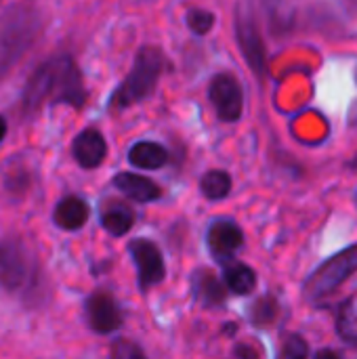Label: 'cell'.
Masks as SVG:
<instances>
[{
  "mask_svg": "<svg viewBox=\"0 0 357 359\" xmlns=\"http://www.w3.org/2000/svg\"><path fill=\"white\" fill-rule=\"evenodd\" d=\"M200 191L204 194L206 200H223L231 191V177L225 170H208L200 179Z\"/></svg>",
  "mask_w": 357,
  "mask_h": 359,
  "instance_id": "ac0fdd59",
  "label": "cell"
},
{
  "mask_svg": "<svg viewBox=\"0 0 357 359\" xmlns=\"http://www.w3.org/2000/svg\"><path fill=\"white\" fill-rule=\"evenodd\" d=\"M53 221L59 229L78 231L88 221V204L80 196H65L53 210Z\"/></svg>",
  "mask_w": 357,
  "mask_h": 359,
  "instance_id": "4fadbf2b",
  "label": "cell"
},
{
  "mask_svg": "<svg viewBox=\"0 0 357 359\" xmlns=\"http://www.w3.org/2000/svg\"><path fill=\"white\" fill-rule=\"evenodd\" d=\"M38 280L34 252L17 238H0V294H34Z\"/></svg>",
  "mask_w": 357,
  "mask_h": 359,
  "instance_id": "277c9868",
  "label": "cell"
},
{
  "mask_svg": "<svg viewBox=\"0 0 357 359\" xmlns=\"http://www.w3.org/2000/svg\"><path fill=\"white\" fill-rule=\"evenodd\" d=\"M65 103L82 107L86 103V88L82 72L69 55H55L42 61L27 78L21 90V111L32 116L44 105Z\"/></svg>",
  "mask_w": 357,
  "mask_h": 359,
  "instance_id": "6da1fadb",
  "label": "cell"
},
{
  "mask_svg": "<svg viewBox=\"0 0 357 359\" xmlns=\"http://www.w3.org/2000/svg\"><path fill=\"white\" fill-rule=\"evenodd\" d=\"M128 252L137 265L139 271V286L145 292L147 288L160 284L166 276V267H164V257L160 252V248L145 238L133 240L128 244Z\"/></svg>",
  "mask_w": 357,
  "mask_h": 359,
  "instance_id": "ba28073f",
  "label": "cell"
},
{
  "mask_svg": "<svg viewBox=\"0 0 357 359\" xmlns=\"http://www.w3.org/2000/svg\"><path fill=\"white\" fill-rule=\"evenodd\" d=\"M307 355H309V347L305 339H301L299 334L286 337L282 351H280V359H307Z\"/></svg>",
  "mask_w": 357,
  "mask_h": 359,
  "instance_id": "7402d4cb",
  "label": "cell"
},
{
  "mask_svg": "<svg viewBox=\"0 0 357 359\" xmlns=\"http://www.w3.org/2000/svg\"><path fill=\"white\" fill-rule=\"evenodd\" d=\"M225 269H223V280H225V286L236 292V294H250L257 286V276L255 271L240 263V261H225L223 263Z\"/></svg>",
  "mask_w": 357,
  "mask_h": 359,
  "instance_id": "2e32d148",
  "label": "cell"
},
{
  "mask_svg": "<svg viewBox=\"0 0 357 359\" xmlns=\"http://www.w3.org/2000/svg\"><path fill=\"white\" fill-rule=\"evenodd\" d=\"M314 359H341V358H339V353H335V351H330V349H322V351H318V353H316V358Z\"/></svg>",
  "mask_w": 357,
  "mask_h": 359,
  "instance_id": "cb8c5ba5",
  "label": "cell"
},
{
  "mask_svg": "<svg viewBox=\"0 0 357 359\" xmlns=\"http://www.w3.org/2000/svg\"><path fill=\"white\" fill-rule=\"evenodd\" d=\"M185 23L196 36H206L215 25V15L210 11H206V8L194 6V8H189L185 13Z\"/></svg>",
  "mask_w": 357,
  "mask_h": 359,
  "instance_id": "ffe728a7",
  "label": "cell"
},
{
  "mask_svg": "<svg viewBox=\"0 0 357 359\" xmlns=\"http://www.w3.org/2000/svg\"><path fill=\"white\" fill-rule=\"evenodd\" d=\"M72 156L82 168L93 170L103 164L107 156V141L97 128H84L72 141Z\"/></svg>",
  "mask_w": 357,
  "mask_h": 359,
  "instance_id": "8fae6325",
  "label": "cell"
},
{
  "mask_svg": "<svg viewBox=\"0 0 357 359\" xmlns=\"http://www.w3.org/2000/svg\"><path fill=\"white\" fill-rule=\"evenodd\" d=\"M337 328H339V334L345 341L357 343V294L347 299L341 305V311H339V318H337Z\"/></svg>",
  "mask_w": 357,
  "mask_h": 359,
  "instance_id": "d6986e66",
  "label": "cell"
},
{
  "mask_svg": "<svg viewBox=\"0 0 357 359\" xmlns=\"http://www.w3.org/2000/svg\"><path fill=\"white\" fill-rule=\"evenodd\" d=\"M194 294L204 307H217L225 301V288L210 271L194 273Z\"/></svg>",
  "mask_w": 357,
  "mask_h": 359,
  "instance_id": "e0dca14e",
  "label": "cell"
},
{
  "mask_svg": "<svg viewBox=\"0 0 357 359\" xmlns=\"http://www.w3.org/2000/svg\"><path fill=\"white\" fill-rule=\"evenodd\" d=\"M206 244L213 257L219 259V263H225V261H231L234 255L244 246V233L234 221L219 219L208 227Z\"/></svg>",
  "mask_w": 357,
  "mask_h": 359,
  "instance_id": "30bf717a",
  "label": "cell"
},
{
  "mask_svg": "<svg viewBox=\"0 0 357 359\" xmlns=\"http://www.w3.org/2000/svg\"><path fill=\"white\" fill-rule=\"evenodd\" d=\"M40 29L42 13L29 0L11 4L0 15V76L13 69V65L32 48Z\"/></svg>",
  "mask_w": 357,
  "mask_h": 359,
  "instance_id": "7a4b0ae2",
  "label": "cell"
},
{
  "mask_svg": "<svg viewBox=\"0 0 357 359\" xmlns=\"http://www.w3.org/2000/svg\"><path fill=\"white\" fill-rule=\"evenodd\" d=\"M135 223V215L126 204L120 202H109L103 210H101V227L109 233V236H124L130 231Z\"/></svg>",
  "mask_w": 357,
  "mask_h": 359,
  "instance_id": "9a60e30c",
  "label": "cell"
},
{
  "mask_svg": "<svg viewBox=\"0 0 357 359\" xmlns=\"http://www.w3.org/2000/svg\"><path fill=\"white\" fill-rule=\"evenodd\" d=\"M236 40H238L242 55L248 61L250 69L259 78H265V74H267L265 44H263L257 21L252 19L250 11L244 4H238V8H236Z\"/></svg>",
  "mask_w": 357,
  "mask_h": 359,
  "instance_id": "8992f818",
  "label": "cell"
},
{
  "mask_svg": "<svg viewBox=\"0 0 357 359\" xmlns=\"http://www.w3.org/2000/svg\"><path fill=\"white\" fill-rule=\"evenodd\" d=\"M208 99L223 122H238L244 111V90L234 74L221 72L208 84Z\"/></svg>",
  "mask_w": 357,
  "mask_h": 359,
  "instance_id": "52a82bcc",
  "label": "cell"
},
{
  "mask_svg": "<svg viewBox=\"0 0 357 359\" xmlns=\"http://www.w3.org/2000/svg\"><path fill=\"white\" fill-rule=\"evenodd\" d=\"M357 271V242L324 261L305 282L303 294L307 301H320L341 288Z\"/></svg>",
  "mask_w": 357,
  "mask_h": 359,
  "instance_id": "5b68a950",
  "label": "cell"
},
{
  "mask_svg": "<svg viewBox=\"0 0 357 359\" xmlns=\"http://www.w3.org/2000/svg\"><path fill=\"white\" fill-rule=\"evenodd\" d=\"M168 67V59L158 46H143L137 50L135 61L122 84L112 95V107L114 109H126L130 105H137L151 97V93L158 86V80Z\"/></svg>",
  "mask_w": 357,
  "mask_h": 359,
  "instance_id": "3957f363",
  "label": "cell"
},
{
  "mask_svg": "<svg viewBox=\"0 0 357 359\" xmlns=\"http://www.w3.org/2000/svg\"><path fill=\"white\" fill-rule=\"evenodd\" d=\"M276 318H278V303L271 297H265V299L257 301V305L252 307V313H250V320L257 326H267Z\"/></svg>",
  "mask_w": 357,
  "mask_h": 359,
  "instance_id": "44dd1931",
  "label": "cell"
},
{
  "mask_svg": "<svg viewBox=\"0 0 357 359\" xmlns=\"http://www.w3.org/2000/svg\"><path fill=\"white\" fill-rule=\"evenodd\" d=\"M114 187L139 204H149L162 196V189L158 183H154L147 177H141L137 172H118L114 177Z\"/></svg>",
  "mask_w": 357,
  "mask_h": 359,
  "instance_id": "7c38bea8",
  "label": "cell"
},
{
  "mask_svg": "<svg viewBox=\"0 0 357 359\" xmlns=\"http://www.w3.org/2000/svg\"><path fill=\"white\" fill-rule=\"evenodd\" d=\"M109 359H147V355H145V351L137 343L120 339V341H116L112 345Z\"/></svg>",
  "mask_w": 357,
  "mask_h": 359,
  "instance_id": "603a6c76",
  "label": "cell"
},
{
  "mask_svg": "<svg viewBox=\"0 0 357 359\" xmlns=\"http://www.w3.org/2000/svg\"><path fill=\"white\" fill-rule=\"evenodd\" d=\"M128 162L135 168L143 170H158L168 162V151L164 145L154 141H137L128 149Z\"/></svg>",
  "mask_w": 357,
  "mask_h": 359,
  "instance_id": "5bb4252c",
  "label": "cell"
},
{
  "mask_svg": "<svg viewBox=\"0 0 357 359\" xmlns=\"http://www.w3.org/2000/svg\"><path fill=\"white\" fill-rule=\"evenodd\" d=\"M84 309H86L88 326L97 334H109L122 326V311H120L116 299L105 290L93 292L88 297Z\"/></svg>",
  "mask_w": 357,
  "mask_h": 359,
  "instance_id": "9c48e42d",
  "label": "cell"
},
{
  "mask_svg": "<svg viewBox=\"0 0 357 359\" xmlns=\"http://www.w3.org/2000/svg\"><path fill=\"white\" fill-rule=\"evenodd\" d=\"M4 137H6V120L0 116V143L4 141Z\"/></svg>",
  "mask_w": 357,
  "mask_h": 359,
  "instance_id": "d4e9b609",
  "label": "cell"
}]
</instances>
